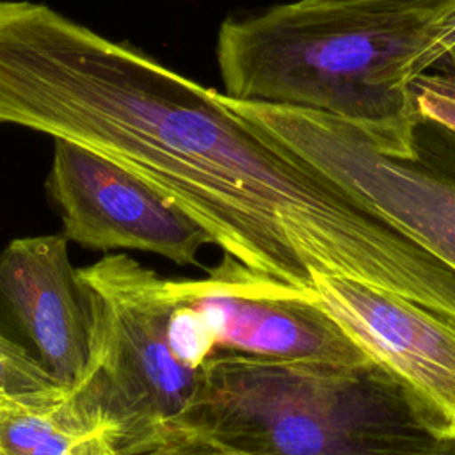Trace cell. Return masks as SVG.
<instances>
[{
  "label": "cell",
  "mask_w": 455,
  "mask_h": 455,
  "mask_svg": "<svg viewBox=\"0 0 455 455\" xmlns=\"http://www.w3.org/2000/svg\"><path fill=\"white\" fill-rule=\"evenodd\" d=\"M181 302L206 316L217 338V354L231 352L272 359H370L315 302L256 275L222 254L199 279H169Z\"/></svg>",
  "instance_id": "52a82bcc"
},
{
  "label": "cell",
  "mask_w": 455,
  "mask_h": 455,
  "mask_svg": "<svg viewBox=\"0 0 455 455\" xmlns=\"http://www.w3.org/2000/svg\"><path fill=\"white\" fill-rule=\"evenodd\" d=\"M265 130L455 268V130L421 116L409 151L377 148L327 112L272 105Z\"/></svg>",
  "instance_id": "5b68a950"
},
{
  "label": "cell",
  "mask_w": 455,
  "mask_h": 455,
  "mask_svg": "<svg viewBox=\"0 0 455 455\" xmlns=\"http://www.w3.org/2000/svg\"><path fill=\"white\" fill-rule=\"evenodd\" d=\"M76 275L89 318V366L75 391L121 428V439L178 419L199 370L172 350L167 277L123 252H107Z\"/></svg>",
  "instance_id": "277c9868"
},
{
  "label": "cell",
  "mask_w": 455,
  "mask_h": 455,
  "mask_svg": "<svg viewBox=\"0 0 455 455\" xmlns=\"http://www.w3.org/2000/svg\"><path fill=\"white\" fill-rule=\"evenodd\" d=\"M423 455H455V435L444 437L443 441L437 443L435 448H432Z\"/></svg>",
  "instance_id": "e0dca14e"
},
{
  "label": "cell",
  "mask_w": 455,
  "mask_h": 455,
  "mask_svg": "<svg viewBox=\"0 0 455 455\" xmlns=\"http://www.w3.org/2000/svg\"><path fill=\"white\" fill-rule=\"evenodd\" d=\"M311 5H332V7H354L375 12H423L441 14L455 4V0H302Z\"/></svg>",
  "instance_id": "9a60e30c"
},
{
  "label": "cell",
  "mask_w": 455,
  "mask_h": 455,
  "mask_svg": "<svg viewBox=\"0 0 455 455\" xmlns=\"http://www.w3.org/2000/svg\"><path fill=\"white\" fill-rule=\"evenodd\" d=\"M313 302L405 386L441 437L455 435L453 322L407 299L341 277H320Z\"/></svg>",
  "instance_id": "ba28073f"
},
{
  "label": "cell",
  "mask_w": 455,
  "mask_h": 455,
  "mask_svg": "<svg viewBox=\"0 0 455 455\" xmlns=\"http://www.w3.org/2000/svg\"><path fill=\"white\" fill-rule=\"evenodd\" d=\"M46 194L62 235L92 251H140L197 265L210 235L187 213L114 162L53 139Z\"/></svg>",
  "instance_id": "8992f818"
},
{
  "label": "cell",
  "mask_w": 455,
  "mask_h": 455,
  "mask_svg": "<svg viewBox=\"0 0 455 455\" xmlns=\"http://www.w3.org/2000/svg\"><path fill=\"white\" fill-rule=\"evenodd\" d=\"M455 46V4L437 14L434 23L428 28L425 46L421 52L412 59V62L407 68V78L409 82L428 69L444 52Z\"/></svg>",
  "instance_id": "5bb4252c"
},
{
  "label": "cell",
  "mask_w": 455,
  "mask_h": 455,
  "mask_svg": "<svg viewBox=\"0 0 455 455\" xmlns=\"http://www.w3.org/2000/svg\"><path fill=\"white\" fill-rule=\"evenodd\" d=\"M121 428L75 389L55 400L0 398V455H114Z\"/></svg>",
  "instance_id": "30bf717a"
},
{
  "label": "cell",
  "mask_w": 455,
  "mask_h": 455,
  "mask_svg": "<svg viewBox=\"0 0 455 455\" xmlns=\"http://www.w3.org/2000/svg\"><path fill=\"white\" fill-rule=\"evenodd\" d=\"M435 18L302 0L228 16L215 46L222 94L327 112L384 151H409L421 112L407 68Z\"/></svg>",
  "instance_id": "7a4b0ae2"
},
{
  "label": "cell",
  "mask_w": 455,
  "mask_h": 455,
  "mask_svg": "<svg viewBox=\"0 0 455 455\" xmlns=\"http://www.w3.org/2000/svg\"><path fill=\"white\" fill-rule=\"evenodd\" d=\"M178 421L251 455H423L444 439L373 359L219 352Z\"/></svg>",
  "instance_id": "3957f363"
},
{
  "label": "cell",
  "mask_w": 455,
  "mask_h": 455,
  "mask_svg": "<svg viewBox=\"0 0 455 455\" xmlns=\"http://www.w3.org/2000/svg\"><path fill=\"white\" fill-rule=\"evenodd\" d=\"M114 455H251L178 419L156 423L117 443Z\"/></svg>",
  "instance_id": "8fae6325"
},
{
  "label": "cell",
  "mask_w": 455,
  "mask_h": 455,
  "mask_svg": "<svg viewBox=\"0 0 455 455\" xmlns=\"http://www.w3.org/2000/svg\"><path fill=\"white\" fill-rule=\"evenodd\" d=\"M64 235L11 240L0 251V320L68 389L89 366V318Z\"/></svg>",
  "instance_id": "9c48e42d"
},
{
  "label": "cell",
  "mask_w": 455,
  "mask_h": 455,
  "mask_svg": "<svg viewBox=\"0 0 455 455\" xmlns=\"http://www.w3.org/2000/svg\"><path fill=\"white\" fill-rule=\"evenodd\" d=\"M421 116L455 130V78L435 71H423L411 80Z\"/></svg>",
  "instance_id": "4fadbf2b"
},
{
  "label": "cell",
  "mask_w": 455,
  "mask_h": 455,
  "mask_svg": "<svg viewBox=\"0 0 455 455\" xmlns=\"http://www.w3.org/2000/svg\"><path fill=\"white\" fill-rule=\"evenodd\" d=\"M428 69L455 78V46L450 48L448 52H444ZM425 71H427V69H425Z\"/></svg>",
  "instance_id": "2e32d148"
},
{
  "label": "cell",
  "mask_w": 455,
  "mask_h": 455,
  "mask_svg": "<svg viewBox=\"0 0 455 455\" xmlns=\"http://www.w3.org/2000/svg\"><path fill=\"white\" fill-rule=\"evenodd\" d=\"M0 124L128 171L251 272L315 300L341 277L430 304L448 267L220 92L53 7L0 0Z\"/></svg>",
  "instance_id": "6da1fadb"
},
{
  "label": "cell",
  "mask_w": 455,
  "mask_h": 455,
  "mask_svg": "<svg viewBox=\"0 0 455 455\" xmlns=\"http://www.w3.org/2000/svg\"><path fill=\"white\" fill-rule=\"evenodd\" d=\"M68 391L20 341L0 329V398L55 400Z\"/></svg>",
  "instance_id": "7c38bea8"
}]
</instances>
